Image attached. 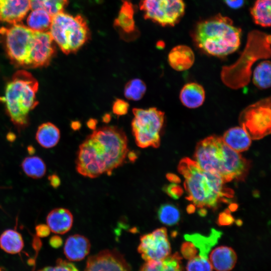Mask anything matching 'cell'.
<instances>
[{"label":"cell","instance_id":"obj_9","mask_svg":"<svg viewBox=\"0 0 271 271\" xmlns=\"http://www.w3.org/2000/svg\"><path fill=\"white\" fill-rule=\"evenodd\" d=\"M140 8L145 19L163 27H173L183 17L185 4L184 0H142Z\"/></svg>","mask_w":271,"mask_h":271},{"label":"cell","instance_id":"obj_32","mask_svg":"<svg viewBox=\"0 0 271 271\" xmlns=\"http://www.w3.org/2000/svg\"><path fill=\"white\" fill-rule=\"evenodd\" d=\"M147 90L145 83L139 78H134L128 81L124 88V95L129 100L138 101L144 96Z\"/></svg>","mask_w":271,"mask_h":271},{"label":"cell","instance_id":"obj_42","mask_svg":"<svg viewBox=\"0 0 271 271\" xmlns=\"http://www.w3.org/2000/svg\"><path fill=\"white\" fill-rule=\"evenodd\" d=\"M50 244L53 247H59L62 244V239L60 236H53L50 239Z\"/></svg>","mask_w":271,"mask_h":271},{"label":"cell","instance_id":"obj_38","mask_svg":"<svg viewBox=\"0 0 271 271\" xmlns=\"http://www.w3.org/2000/svg\"><path fill=\"white\" fill-rule=\"evenodd\" d=\"M164 190L168 195L174 199H179L183 193V190L180 186L175 183L166 186Z\"/></svg>","mask_w":271,"mask_h":271},{"label":"cell","instance_id":"obj_39","mask_svg":"<svg viewBox=\"0 0 271 271\" xmlns=\"http://www.w3.org/2000/svg\"><path fill=\"white\" fill-rule=\"evenodd\" d=\"M36 232L37 236L40 237H45L48 236L51 232V230L47 224H39L36 226Z\"/></svg>","mask_w":271,"mask_h":271},{"label":"cell","instance_id":"obj_43","mask_svg":"<svg viewBox=\"0 0 271 271\" xmlns=\"http://www.w3.org/2000/svg\"><path fill=\"white\" fill-rule=\"evenodd\" d=\"M48 179L50 181V185L55 188H57L60 184V179L59 177L53 174L51 176H49Z\"/></svg>","mask_w":271,"mask_h":271},{"label":"cell","instance_id":"obj_19","mask_svg":"<svg viewBox=\"0 0 271 271\" xmlns=\"http://www.w3.org/2000/svg\"><path fill=\"white\" fill-rule=\"evenodd\" d=\"M46 222L51 231L56 234H63L71 229L73 216L67 209L55 208L47 215Z\"/></svg>","mask_w":271,"mask_h":271},{"label":"cell","instance_id":"obj_11","mask_svg":"<svg viewBox=\"0 0 271 271\" xmlns=\"http://www.w3.org/2000/svg\"><path fill=\"white\" fill-rule=\"evenodd\" d=\"M224 145L221 137L213 135L205 138L196 147L195 161L203 171L220 176L224 161Z\"/></svg>","mask_w":271,"mask_h":271},{"label":"cell","instance_id":"obj_33","mask_svg":"<svg viewBox=\"0 0 271 271\" xmlns=\"http://www.w3.org/2000/svg\"><path fill=\"white\" fill-rule=\"evenodd\" d=\"M158 217L162 223L171 226L179 222L180 213L178 209L174 205L167 203L163 204L159 207Z\"/></svg>","mask_w":271,"mask_h":271},{"label":"cell","instance_id":"obj_26","mask_svg":"<svg viewBox=\"0 0 271 271\" xmlns=\"http://www.w3.org/2000/svg\"><path fill=\"white\" fill-rule=\"evenodd\" d=\"M60 132L59 128L51 122H45L38 128L36 139L43 148L49 149L55 147L59 142Z\"/></svg>","mask_w":271,"mask_h":271},{"label":"cell","instance_id":"obj_14","mask_svg":"<svg viewBox=\"0 0 271 271\" xmlns=\"http://www.w3.org/2000/svg\"><path fill=\"white\" fill-rule=\"evenodd\" d=\"M250 167V162L224 144V161L221 168V177L227 182L233 180L243 181Z\"/></svg>","mask_w":271,"mask_h":271},{"label":"cell","instance_id":"obj_23","mask_svg":"<svg viewBox=\"0 0 271 271\" xmlns=\"http://www.w3.org/2000/svg\"><path fill=\"white\" fill-rule=\"evenodd\" d=\"M222 232L212 229L208 236H204L200 234H185L184 238L186 241L192 242L199 251L198 255L202 258H209L208 254L211 248L217 243Z\"/></svg>","mask_w":271,"mask_h":271},{"label":"cell","instance_id":"obj_20","mask_svg":"<svg viewBox=\"0 0 271 271\" xmlns=\"http://www.w3.org/2000/svg\"><path fill=\"white\" fill-rule=\"evenodd\" d=\"M90 243L84 236L74 234L66 239L64 252L66 257L71 261H79L83 259L89 252Z\"/></svg>","mask_w":271,"mask_h":271},{"label":"cell","instance_id":"obj_45","mask_svg":"<svg viewBox=\"0 0 271 271\" xmlns=\"http://www.w3.org/2000/svg\"><path fill=\"white\" fill-rule=\"evenodd\" d=\"M167 178L170 181L173 183H178L180 182V179L176 175L173 174H167Z\"/></svg>","mask_w":271,"mask_h":271},{"label":"cell","instance_id":"obj_29","mask_svg":"<svg viewBox=\"0 0 271 271\" xmlns=\"http://www.w3.org/2000/svg\"><path fill=\"white\" fill-rule=\"evenodd\" d=\"M52 17L44 10L33 11L28 16L27 23L34 31L46 32L50 27Z\"/></svg>","mask_w":271,"mask_h":271},{"label":"cell","instance_id":"obj_21","mask_svg":"<svg viewBox=\"0 0 271 271\" xmlns=\"http://www.w3.org/2000/svg\"><path fill=\"white\" fill-rule=\"evenodd\" d=\"M221 138L225 145L238 153L247 150L252 141L248 133L240 126L229 128Z\"/></svg>","mask_w":271,"mask_h":271},{"label":"cell","instance_id":"obj_5","mask_svg":"<svg viewBox=\"0 0 271 271\" xmlns=\"http://www.w3.org/2000/svg\"><path fill=\"white\" fill-rule=\"evenodd\" d=\"M38 82L29 72L19 70L7 83L0 96L12 121L19 126L27 123L29 113L38 104Z\"/></svg>","mask_w":271,"mask_h":271},{"label":"cell","instance_id":"obj_48","mask_svg":"<svg viewBox=\"0 0 271 271\" xmlns=\"http://www.w3.org/2000/svg\"><path fill=\"white\" fill-rule=\"evenodd\" d=\"M72 126L74 130L78 129L80 127L81 123L79 121H74Z\"/></svg>","mask_w":271,"mask_h":271},{"label":"cell","instance_id":"obj_40","mask_svg":"<svg viewBox=\"0 0 271 271\" xmlns=\"http://www.w3.org/2000/svg\"><path fill=\"white\" fill-rule=\"evenodd\" d=\"M233 221V219L231 216L227 212H223L220 215L219 217V223L222 225H228L231 224Z\"/></svg>","mask_w":271,"mask_h":271},{"label":"cell","instance_id":"obj_18","mask_svg":"<svg viewBox=\"0 0 271 271\" xmlns=\"http://www.w3.org/2000/svg\"><path fill=\"white\" fill-rule=\"evenodd\" d=\"M209 259L213 269L216 271H230L235 265L237 255L232 248L220 246L211 251Z\"/></svg>","mask_w":271,"mask_h":271},{"label":"cell","instance_id":"obj_41","mask_svg":"<svg viewBox=\"0 0 271 271\" xmlns=\"http://www.w3.org/2000/svg\"><path fill=\"white\" fill-rule=\"evenodd\" d=\"M244 0H224L227 5L232 9H238L242 6Z\"/></svg>","mask_w":271,"mask_h":271},{"label":"cell","instance_id":"obj_6","mask_svg":"<svg viewBox=\"0 0 271 271\" xmlns=\"http://www.w3.org/2000/svg\"><path fill=\"white\" fill-rule=\"evenodd\" d=\"M50 29L53 40L65 54L76 52L90 36L87 22L79 15L60 12L52 17Z\"/></svg>","mask_w":271,"mask_h":271},{"label":"cell","instance_id":"obj_31","mask_svg":"<svg viewBox=\"0 0 271 271\" xmlns=\"http://www.w3.org/2000/svg\"><path fill=\"white\" fill-rule=\"evenodd\" d=\"M21 166L25 174L33 179L42 178L46 172L45 163L41 158L37 156L25 158L22 163Z\"/></svg>","mask_w":271,"mask_h":271},{"label":"cell","instance_id":"obj_4","mask_svg":"<svg viewBox=\"0 0 271 271\" xmlns=\"http://www.w3.org/2000/svg\"><path fill=\"white\" fill-rule=\"evenodd\" d=\"M270 52V35L258 30L250 32L238 59L234 63L222 67L220 73L222 82L233 89L244 87L250 81L254 63L259 59L269 58Z\"/></svg>","mask_w":271,"mask_h":271},{"label":"cell","instance_id":"obj_2","mask_svg":"<svg viewBox=\"0 0 271 271\" xmlns=\"http://www.w3.org/2000/svg\"><path fill=\"white\" fill-rule=\"evenodd\" d=\"M178 171L185 178L187 199L199 208H216L224 197L232 196L233 192L224 188L225 182L219 175L203 171L189 158L180 162Z\"/></svg>","mask_w":271,"mask_h":271},{"label":"cell","instance_id":"obj_34","mask_svg":"<svg viewBox=\"0 0 271 271\" xmlns=\"http://www.w3.org/2000/svg\"><path fill=\"white\" fill-rule=\"evenodd\" d=\"M187 271H212L213 268L209 258L196 255L190 259L186 266Z\"/></svg>","mask_w":271,"mask_h":271},{"label":"cell","instance_id":"obj_17","mask_svg":"<svg viewBox=\"0 0 271 271\" xmlns=\"http://www.w3.org/2000/svg\"><path fill=\"white\" fill-rule=\"evenodd\" d=\"M170 66L177 71L190 69L195 62V54L192 49L185 45H179L171 49L168 56Z\"/></svg>","mask_w":271,"mask_h":271},{"label":"cell","instance_id":"obj_15","mask_svg":"<svg viewBox=\"0 0 271 271\" xmlns=\"http://www.w3.org/2000/svg\"><path fill=\"white\" fill-rule=\"evenodd\" d=\"M85 271H130V269L118 251L105 249L88 258Z\"/></svg>","mask_w":271,"mask_h":271},{"label":"cell","instance_id":"obj_47","mask_svg":"<svg viewBox=\"0 0 271 271\" xmlns=\"http://www.w3.org/2000/svg\"><path fill=\"white\" fill-rule=\"evenodd\" d=\"M111 119V116L110 114L109 113H105L103 116H102V120L105 123H108Z\"/></svg>","mask_w":271,"mask_h":271},{"label":"cell","instance_id":"obj_28","mask_svg":"<svg viewBox=\"0 0 271 271\" xmlns=\"http://www.w3.org/2000/svg\"><path fill=\"white\" fill-rule=\"evenodd\" d=\"M271 0H256L250 10L254 23L263 27H268L271 22Z\"/></svg>","mask_w":271,"mask_h":271},{"label":"cell","instance_id":"obj_27","mask_svg":"<svg viewBox=\"0 0 271 271\" xmlns=\"http://www.w3.org/2000/svg\"><path fill=\"white\" fill-rule=\"evenodd\" d=\"M24 245L21 234L16 230H6L0 236V247L8 253H19Z\"/></svg>","mask_w":271,"mask_h":271},{"label":"cell","instance_id":"obj_35","mask_svg":"<svg viewBox=\"0 0 271 271\" xmlns=\"http://www.w3.org/2000/svg\"><path fill=\"white\" fill-rule=\"evenodd\" d=\"M39 271H78L71 262L58 259L53 266H47Z\"/></svg>","mask_w":271,"mask_h":271},{"label":"cell","instance_id":"obj_44","mask_svg":"<svg viewBox=\"0 0 271 271\" xmlns=\"http://www.w3.org/2000/svg\"><path fill=\"white\" fill-rule=\"evenodd\" d=\"M97 124V121L94 118H90L87 121V125L89 128L93 130H95Z\"/></svg>","mask_w":271,"mask_h":271},{"label":"cell","instance_id":"obj_8","mask_svg":"<svg viewBox=\"0 0 271 271\" xmlns=\"http://www.w3.org/2000/svg\"><path fill=\"white\" fill-rule=\"evenodd\" d=\"M271 100L266 97L247 106L240 113L238 122L252 140H258L270 133Z\"/></svg>","mask_w":271,"mask_h":271},{"label":"cell","instance_id":"obj_46","mask_svg":"<svg viewBox=\"0 0 271 271\" xmlns=\"http://www.w3.org/2000/svg\"><path fill=\"white\" fill-rule=\"evenodd\" d=\"M127 157L128 158L129 161H134L137 158L136 153L132 152H130L129 153L128 152Z\"/></svg>","mask_w":271,"mask_h":271},{"label":"cell","instance_id":"obj_3","mask_svg":"<svg viewBox=\"0 0 271 271\" xmlns=\"http://www.w3.org/2000/svg\"><path fill=\"white\" fill-rule=\"evenodd\" d=\"M241 29L227 16L218 14L199 22L193 34L196 45L203 52L224 57L236 51L240 45Z\"/></svg>","mask_w":271,"mask_h":271},{"label":"cell","instance_id":"obj_25","mask_svg":"<svg viewBox=\"0 0 271 271\" xmlns=\"http://www.w3.org/2000/svg\"><path fill=\"white\" fill-rule=\"evenodd\" d=\"M182 258L176 252L160 260L146 261L140 271H182Z\"/></svg>","mask_w":271,"mask_h":271},{"label":"cell","instance_id":"obj_7","mask_svg":"<svg viewBox=\"0 0 271 271\" xmlns=\"http://www.w3.org/2000/svg\"><path fill=\"white\" fill-rule=\"evenodd\" d=\"M131 129L137 145L141 148H158L165 121V113L156 107L133 108Z\"/></svg>","mask_w":271,"mask_h":271},{"label":"cell","instance_id":"obj_36","mask_svg":"<svg viewBox=\"0 0 271 271\" xmlns=\"http://www.w3.org/2000/svg\"><path fill=\"white\" fill-rule=\"evenodd\" d=\"M129 106V103L127 101L118 98L113 103L112 111L117 116L124 115L127 113Z\"/></svg>","mask_w":271,"mask_h":271},{"label":"cell","instance_id":"obj_30","mask_svg":"<svg viewBox=\"0 0 271 271\" xmlns=\"http://www.w3.org/2000/svg\"><path fill=\"white\" fill-rule=\"evenodd\" d=\"M270 62L265 59L260 62L254 69L252 82L259 89H266L270 86Z\"/></svg>","mask_w":271,"mask_h":271},{"label":"cell","instance_id":"obj_1","mask_svg":"<svg viewBox=\"0 0 271 271\" xmlns=\"http://www.w3.org/2000/svg\"><path fill=\"white\" fill-rule=\"evenodd\" d=\"M127 139L121 128L104 126L95 129L79 146L75 161L77 172L95 178L111 175L125 162L128 152Z\"/></svg>","mask_w":271,"mask_h":271},{"label":"cell","instance_id":"obj_24","mask_svg":"<svg viewBox=\"0 0 271 271\" xmlns=\"http://www.w3.org/2000/svg\"><path fill=\"white\" fill-rule=\"evenodd\" d=\"M134 14V8L131 3L128 0H123L118 16L114 20V26L125 34L130 35L134 33L136 30Z\"/></svg>","mask_w":271,"mask_h":271},{"label":"cell","instance_id":"obj_13","mask_svg":"<svg viewBox=\"0 0 271 271\" xmlns=\"http://www.w3.org/2000/svg\"><path fill=\"white\" fill-rule=\"evenodd\" d=\"M53 41L50 32L34 31L26 67L37 68L49 64L54 53Z\"/></svg>","mask_w":271,"mask_h":271},{"label":"cell","instance_id":"obj_10","mask_svg":"<svg viewBox=\"0 0 271 271\" xmlns=\"http://www.w3.org/2000/svg\"><path fill=\"white\" fill-rule=\"evenodd\" d=\"M34 33L29 28L18 23L9 28H0V33L6 36L7 54L15 63L26 66Z\"/></svg>","mask_w":271,"mask_h":271},{"label":"cell","instance_id":"obj_12","mask_svg":"<svg viewBox=\"0 0 271 271\" xmlns=\"http://www.w3.org/2000/svg\"><path fill=\"white\" fill-rule=\"evenodd\" d=\"M138 250L146 262L160 260L170 255L171 246L166 228H159L142 235Z\"/></svg>","mask_w":271,"mask_h":271},{"label":"cell","instance_id":"obj_22","mask_svg":"<svg viewBox=\"0 0 271 271\" xmlns=\"http://www.w3.org/2000/svg\"><path fill=\"white\" fill-rule=\"evenodd\" d=\"M180 100L183 105L189 108H196L203 104L205 98L203 87L196 82L186 84L181 89Z\"/></svg>","mask_w":271,"mask_h":271},{"label":"cell","instance_id":"obj_49","mask_svg":"<svg viewBox=\"0 0 271 271\" xmlns=\"http://www.w3.org/2000/svg\"><path fill=\"white\" fill-rule=\"evenodd\" d=\"M54 1L60 3L64 6H65L67 4L68 0H54Z\"/></svg>","mask_w":271,"mask_h":271},{"label":"cell","instance_id":"obj_37","mask_svg":"<svg viewBox=\"0 0 271 271\" xmlns=\"http://www.w3.org/2000/svg\"><path fill=\"white\" fill-rule=\"evenodd\" d=\"M181 250L183 256L188 260L197 255L198 251L195 245L189 241L182 244Z\"/></svg>","mask_w":271,"mask_h":271},{"label":"cell","instance_id":"obj_16","mask_svg":"<svg viewBox=\"0 0 271 271\" xmlns=\"http://www.w3.org/2000/svg\"><path fill=\"white\" fill-rule=\"evenodd\" d=\"M30 9V0H0V21L17 24Z\"/></svg>","mask_w":271,"mask_h":271}]
</instances>
